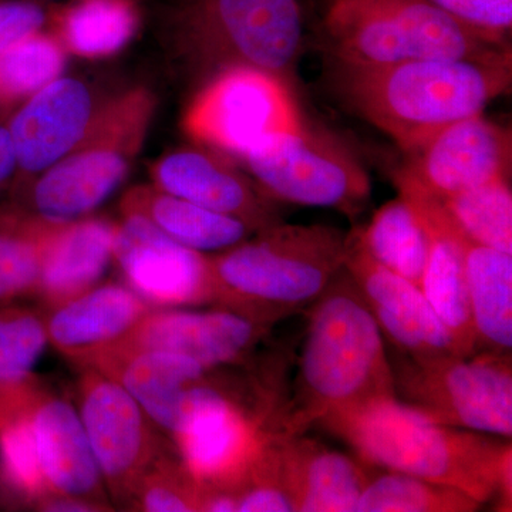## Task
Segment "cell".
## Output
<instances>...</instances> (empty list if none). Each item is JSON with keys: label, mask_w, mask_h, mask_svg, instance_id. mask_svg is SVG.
I'll return each instance as SVG.
<instances>
[{"label": "cell", "mask_w": 512, "mask_h": 512, "mask_svg": "<svg viewBox=\"0 0 512 512\" xmlns=\"http://www.w3.org/2000/svg\"><path fill=\"white\" fill-rule=\"evenodd\" d=\"M511 77L508 47L471 59L332 64V83L343 103L406 153L451 124L483 113L491 100L510 90Z\"/></svg>", "instance_id": "1"}, {"label": "cell", "mask_w": 512, "mask_h": 512, "mask_svg": "<svg viewBox=\"0 0 512 512\" xmlns=\"http://www.w3.org/2000/svg\"><path fill=\"white\" fill-rule=\"evenodd\" d=\"M308 311L291 393L279 414L281 433H305L396 397L382 330L345 268Z\"/></svg>", "instance_id": "2"}, {"label": "cell", "mask_w": 512, "mask_h": 512, "mask_svg": "<svg viewBox=\"0 0 512 512\" xmlns=\"http://www.w3.org/2000/svg\"><path fill=\"white\" fill-rule=\"evenodd\" d=\"M366 464L456 488L484 505L511 510L510 440L434 423L396 397L320 424Z\"/></svg>", "instance_id": "3"}, {"label": "cell", "mask_w": 512, "mask_h": 512, "mask_svg": "<svg viewBox=\"0 0 512 512\" xmlns=\"http://www.w3.org/2000/svg\"><path fill=\"white\" fill-rule=\"evenodd\" d=\"M348 234L328 225H272L210 256L215 308L274 326L318 301L345 268Z\"/></svg>", "instance_id": "4"}, {"label": "cell", "mask_w": 512, "mask_h": 512, "mask_svg": "<svg viewBox=\"0 0 512 512\" xmlns=\"http://www.w3.org/2000/svg\"><path fill=\"white\" fill-rule=\"evenodd\" d=\"M335 62L379 66L424 59H471L495 45L430 0H333L325 18Z\"/></svg>", "instance_id": "5"}, {"label": "cell", "mask_w": 512, "mask_h": 512, "mask_svg": "<svg viewBox=\"0 0 512 512\" xmlns=\"http://www.w3.org/2000/svg\"><path fill=\"white\" fill-rule=\"evenodd\" d=\"M153 109V96L136 89L97 110L79 144L33 178L28 211L53 222L89 217L126 180Z\"/></svg>", "instance_id": "6"}, {"label": "cell", "mask_w": 512, "mask_h": 512, "mask_svg": "<svg viewBox=\"0 0 512 512\" xmlns=\"http://www.w3.org/2000/svg\"><path fill=\"white\" fill-rule=\"evenodd\" d=\"M178 29L194 62L214 76L252 67L289 82L303 18L298 0H190L178 13Z\"/></svg>", "instance_id": "7"}, {"label": "cell", "mask_w": 512, "mask_h": 512, "mask_svg": "<svg viewBox=\"0 0 512 512\" xmlns=\"http://www.w3.org/2000/svg\"><path fill=\"white\" fill-rule=\"evenodd\" d=\"M220 370L188 392L170 441L200 488L237 494L259 451L279 431L281 406H248Z\"/></svg>", "instance_id": "8"}, {"label": "cell", "mask_w": 512, "mask_h": 512, "mask_svg": "<svg viewBox=\"0 0 512 512\" xmlns=\"http://www.w3.org/2000/svg\"><path fill=\"white\" fill-rule=\"evenodd\" d=\"M394 394L400 403L434 423L512 436L511 353L478 352L392 362Z\"/></svg>", "instance_id": "9"}, {"label": "cell", "mask_w": 512, "mask_h": 512, "mask_svg": "<svg viewBox=\"0 0 512 512\" xmlns=\"http://www.w3.org/2000/svg\"><path fill=\"white\" fill-rule=\"evenodd\" d=\"M276 202L332 208L355 220L370 200L369 174L345 144L303 126L274 134L242 158Z\"/></svg>", "instance_id": "10"}, {"label": "cell", "mask_w": 512, "mask_h": 512, "mask_svg": "<svg viewBox=\"0 0 512 512\" xmlns=\"http://www.w3.org/2000/svg\"><path fill=\"white\" fill-rule=\"evenodd\" d=\"M303 126L289 82L252 67H232L202 87L185 113V131L198 143L244 158L274 134Z\"/></svg>", "instance_id": "11"}, {"label": "cell", "mask_w": 512, "mask_h": 512, "mask_svg": "<svg viewBox=\"0 0 512 512\" xmlns=\"http://www.w3.org/2000/svg\"><path fill=\"white\" fill-rule=\"evenodd\" d=\"M79 369L76 407L111 504L126 510L138 478L173 443L116 380L92 366Z\"/></svg>", "instance_id": "12"}, {"label": "cell", "mask_w": 512, "mask_h": 512, "mask_svg": "<svg viewBox=\"0 0 512 512\" xmlns=\"http://www.w3.org/2000/svg\"><path fill=\"white\" fill-rule=\"evenodd\" d=\"M410 154L393 180L399 194L446 197L510 180L511 130L481 114L441 130Z\"/></svg>", "instance_id": "13"}, {"label": "cell", "mask_w": 512, "mask_h": 512, "mask_svg": "<svg viewBox=\"0 0 512 512\" xmlns=\"http://www.w3.org/2000/svg\"><path fill=\"white\" fill-rule=\"evenodd\" d=\"M113 261L124 284L151 308L214 305L210 256L165 235L140 215L116 224Z\"/></svg>", "instance_id": "14"}, {"label": "cell", "mask_w": 512, "mask_h": 512, "mask_svg": "<svg viewBox=\"0 0 512 512\" xmlns=\"http://www.w3.org/2000/svg\"><path fill=\"white\" fill-rule=\"evenodd\" d=\"M345 269L399 355L414 360L460 356L419 286L375 261L357 228L348 234Z\"/></svg>", "instance_id": "15"}, {"label": "cell", "mask_w": 512, "mask_h": 512, "mask_svg": "<svg viewBox=\"0 0 512 512\" xmlns=\"http://www.w3.org/2000/svg\"><path fill=\"white\" fill-rule=\"evenodd\" d=\"M271 329L228 309L153 308L116 345L165 350L218 370L247 365Z\"/></svg>", "instance_id": "16"}, {"label": "cell", "mask_w": 512, "mask_h": 512, "mask_svg": "<svg viewBox=\"0 0 512 512\" xmlns=\"http://www.w3.org/2000/svg\"><path fill=\"white\" fill-rule=\"evenodd\" d=\"M28 406L49 495L113 510L76 404L33 375L28 382Z\"/></svg>", "instance_id": "17"}, {"label": "cell", "mask_w": 512, "mask_h": 512, "mask_svg": "<svg viewBox=\"0 0 512 512\" xmlns=\"http://www.w3.org/2000/svg\"><path fill=\"white\" fill-rule=\"evenodd\" d=\"M96 111L86 84L72 77L56 79L23 101L6 126L19 180L29 183L66 157L86 134Z\"/></svg>", "instance_id": "18"}, {"label": "cell", "mask_w": 512, "mask_h": 512, "mask_svg": "<svg viewBox=\"0 0 512 512\" xmlns=\"http://www.w3.org/2000/svg\"><path fill=\"white\" fill-rule=\"evenodd\" d=\"M151 177L160 190L238 218L255 232L282 222L279 202L220 154L177 150L153 165Z\"/></svg>", "instance_id": "19"}, {"label": "cell", "mask_w": 512, "mask_h": 512, "mask_svg": "<svg viewBox=\"0 0 512 512\" xmlns=\"http://www.w3.org/2000/svg\"><path fill=\"white\" fill-rule=\"evenodd\" d=\"M151 309L124 282H100L69 301L45 309L47 340L74 366H86L126 338Z\"/></svg>", "instance_id": "20"}, {"label": "cell", "mask_w": 512, "mask_h": 512, "mask_svg": "<svg viewBox=\"0 0 512 512\" xmlns=\"http://www.w3.org/2000/svg\"><path fill=\"white\" fill-rule=\"evenodd\" d=\"M276 464L295 512H355L370 480L355 458L305 433L275 434Z\"/></svg>", "instance_id": "21"}, {"label": "cell", "mask_w": 512, "mask_h": 512, "mask_svg": "<svg viewBox=\"0 0 512 512\" xmlns=\"http://www.w3.org/2000/svg\"><path fill=\"white\" fill-rule=\"evenodd\" d=\"M86 366L116 380L168 440L188 392L215 372L177 353L120 345L103 350Z\"/></svg>", "instance_id": "22"}, {"label": "cell", "mask_w": 512, "mask_h": 512, "mask_svg": "<svg viewBox=\"0 0 512 512\" xmlns=\"http://www.w3.org/2000/svg\"><path fill=\"white\" fill-rule=\"evenodd\" d=\"M116 224L93 217L53 222L43 249L37 305L53 308L100 284L113 261Z\"/></svg>", "instance_id": "23"}, {"label": "cell", "mask_w": 512, "mask_h": 512, "mask_svg": "<svg viewBox=\"0 0 512 512\" xmlns=\"http://www.w3.org/2000/svg\"><path fill=\"white\" fill-rule=\"evenodd\" d=\"M421 217L464 244L483 245L512 254V194L510 180H498L446 195L400 194Z\"/></svg>", "instance_id": "24"}, {"label": "cell", "mask_w": 512, "mask_h": 512, "mask_svg": "<svg viewBox=\"0 0 512 512\" xmlns=\"http://www.w3.org/2000/svg\"><path fill=\"white\" fill-rule=\"evenodd\" d=\"M121 214L140 215L174 241L200 252L225 251L256 234L238 218L207 210L156 185L128 191L121 200Z\"/></svg>", "instance_id": "25"}, {"label": "cell", "mask_w": 512, "mask_h": 512, "mask_svg": "<svg viewBox=\"0 0 512 512\" xmlns=\"http://www.w3.org/2000/svg\"><path fill=\"white\" fill-rule=\"evenodd\" d=\"M424 222L429 227L431 247L421 291L441 325L453 339L458 355H476L477 336L471 315L466 274L468 244H464L444 229L426 220Z\"/></svg>", "instance_id": "26"}, {"label": "cell", "mask_w": 512, "mask_h": 512, "mask_svg": "<svg viewBox=\"0 0 512 512\" xmlns=\"http://www.w3.org/2000/svg\"><path fill=\"white\" fill-rule=\"evenodd\" d=\"M466 274L477 353H511L512 254L468 244Z\"/></svg>", "instance_id": "27"}, {"label": "cell", "mask_w": 512, "mask_h": 512, "mask_svg": "<svg viewBox=\"0 0 512 512\" xmlns=\"http://www.w3.org/2000/svg\"><path fill=\"white\" fill-rule=\"evenodd\" d=\"M53 35L64 49L86 59L116 55L136 36V0H72L49 13Z\"/></svg>", "instance_id": "28"}, {"label": "cell", "mask_w": 512, "mask_h": 512, "mask_svg": "<svg viewBox=\"0 0 512 512\" xmlns=\"http://www.w3.org/2000/svg\"><path fill=\"white\" fill-rule=\"evenodd\" d=\"M363 247L384 268L419 286L429 261L431 235L419 210L399 194L357 228Z\"/></svg>", "instance_id": "29"}, {"label": "cell", "mask_w": 512, "mask_h": 512, "mask_svg": "<svg viewBox=\"0 0 512 512\" xmlns=\"http://www.w3.org/2000/svg\"><path fill=\"white\" fill-rule=\"evenodd\" d=\"M29 379L0 386V484L16 500L36 508L49 491L30 423Z\"/></svg>", "instance_id": "30"}, {"label": "cell", "mask_w": 512, "mask_h": 512, "mask_svg": "<svg viewBox=\"0 0 512 512\" xmlns=\"http://www.w3.org/2000/svg\"><path fill=\"white\" fill-rule=\"evenodd\" d=\"M52 225L16 205L0 208V302L35 299Z\"/></svg>", "instance_id": "31"}, {"label": "cell", "mask_w": 512, "mask_h": 512, "mask_svg": "<svg viewBox=\"0 0 512 512\" xmlns=\"http://www.w3.org/2000/svg\"><path fill=\"white\" fill-rule=\"evenodd\" d=\"M53 33L22 37L0 52V111L10 110L59 79L66 56Z\"/></svg>", "instance_id": "32"}, {"label": "cell", "mask_w": 512, "mask_h": 512, "mask_svg": "<svg viewBox=\"0 0 512 512\" xmlns=\"http://www.w3.org/2000/svg\"><path fill=\"white\" fill-rule=\"evenodd\" d=\"M481 507L456 488L386 470L370 476L355 512H474Z\"/></svg>", "instance_id": "33"}, {"label": "cell", "mask_w": 512, "mask_h": 512, "mask_svg": "<svg viewBox=\"0 0 512 512\" xmlns=\"http://www.w3.org/2000/svg\"><path fill=\"white\" fill-rule=\"evenodd\" d=\"M49 345L45 309L0 302V386L25 382Z\"/></svg>", "instance_id": "34"}, {"label": "cell", "mask_w": 512, "mask_h": 512, "mask_svg": "<svg viewBox=\"0 0 512 512\" xmlns=\"http://www.w3.org/2000/svg\"><path fill=\"white\" fill-rule=\"evenodd\" d=\"M201 488L184 467L173 444L138 478L126 510L144 512L200 511Z\"/></svg>", "instance_id": "35"}, {"label": "cell", "mask_w": 512, "mask_h": 512, "mask_svg": "<svg viewBox=\"0 0 512 512\" xmlns=\"http://www.w3.org/2000/svg\"><path fill=\"white\" fill-rule=\"evenodd\" d=\"M430 2L495 45H504V37L511 30L512 0H430Z\"/></svg>", "instance_id": "36"}, {"label": "cell", "mask_w": 512, "mask_h": 512, "mask_svg": "<svg viewBox=\"0 0 512 512\" xmlns=\"http://www.w3.org/2000/svg\"><path fill=\"white\" fill-rule=\"evenodd\" d=\"M46 16V9L35 0H0V52L42 30Z\"/></svg>", "instance_id": "37"}, {"label": "cell", "mask_w": 512, "mask_h": 512, "mask_svg": "<svg viewBox=\"0 0 512 512\" xmlns=\"http://www.w3.org/2000/svg\"><path fill=\"white\" fill-rule=\"evenodd\" d=\"M18 173L15 148L8 127L0 126V191L15 178Z\"/></svg>", "instance_id": "38"}]
</instances>
